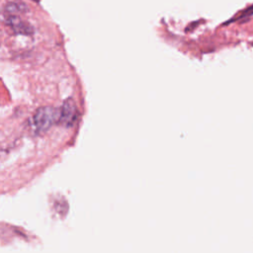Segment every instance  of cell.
Listing matches in <instances>:
<instances>
[{
    "mask_svg": "<svg viewBox=\"0 0 253 253\" xmlns=\"http://www.w3.org/2000/svg\"><path fill=\"white\" fill-rule=\"evenodd\" d=\"M58 110L49 106H43L39 108L35 112L32 120L35 131L37 133L46 132L56 121L58 122Z\"/></svg>",
    "mask_w": 253,
    "mask_h": 253,
    "instance_id": "6da1fadb",
    "label": "cell"
},
{
    "mask_svg": "<svg viewBox=\"0 0 253 253\" xmlns=\"http://www.w3.org/2000/svg\"><path fill=\"white\" fill-rule=\"evenodd\" d=\"M77 118H78V111L74 101L71 99L65 100L59 110L58 124H60L65 127H70L77 121Z\"/></svg>",
    "mask_w": 253,
    "mask_h": 253,
    "instance_id": "7a4b0ae2",
    "label": "cell"
},
{
    "mask_svg": "<svg viewBox=\"0 0 253 253\" xmlns=\"http://www.w3.org/2000/svg\"><path fill=\"white\" fill-rule=\"evenodd\" d=\"M7 25L11 26L13 28V30L16 32V33H20V34H31L32 33V30L29 26H27L25 23L21 22L20 19L16 16H12V15H9L7 17Z\"/></svg>",
    "mask_w": 253,
    "mask_h": 253,
    "instance_id": "3957f363",
    "label": "cell"
}]
</instances>
